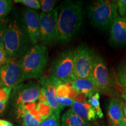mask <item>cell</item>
Segmentation results:
<instances>
[{
  "mask_svg": "<svg viewBox=\"0 0 126 126\" xmlns=\"http://www.w3.org/2000/svg\"><path fill=\"white\" fill-rule=\"evenodd\" d=\"M3 43L9 56L18 60L31 48V42L22 15L15 8L7 18Z\"/></svg>",
  "mask_w": 126,
  "mask_h": 126,
  "instance_id": "obj_1",
  "label": "cell"
},
{
  "mask_svg": "<svg viewBox=\"0 0 126 126\" xmlns=\"http://www.w3.org/2000/svg\"><path fill=\"white\" fill-rule=\"evenodd\" d=\"M83 2L67 0L59 6L58 41L67 42L80 30L83 21Z\"/></svg>",
  "mask_w": 126,
  "mask_h": 126,
  "instance_id": "obj_2",
  "label": "cell"
},
{
  "mask_svg": "<svg viewBox=\"0 0 126 126\" xmlns=\"http://www.w3.org/2000/svg\"><path fill=\"white\" fill-rule=\"evenodd\" d=\"M116 3L106 0L91 1L87 6V14L91 25L102 31L110 29L118 16Z\"/></svg>",
  "mask_w": 126,
  "mask_h": 126,
  "instance_id": "obj_3",
  "label": "cell"
},
{
  "mask_svg": "<svg viewBox=\"0 0 126 126\" xmlns=\"http://www.w3.org/2000/svg\"><path fill=\"white\" fill-rule=\"evenodd\" d=\"M19 61L25 80L42 78L48 61L47 47L41 45H34L29 48Z\"/></svg>",
  "mask_w": 126,
  "mask_h": 126,
  "instance_id": "obj_4",
  "label": "cell"
},
{
  "mask_svg": "<svg viewBox=\"0 0 126 126\" xmlns=\"http://www.w3.org/2000/svg\"><path fill=\"white\" fill-rule=\"evenodd\" d=\"M75 50L67 49L56 57L50 68V75L59 79L63 83H68L73 78Z\"/></svg>",
  "mask_w": 126,
  "mask_h": 126,
  "instance_id": "obj_5",
  "label": "cell"
},
{
  "mask_svg": "<svg viewBox=\"0 0 126 126\" xmlns=\"http://www.w3.org/2000/svg\"><path fill=\"white\" fill-rule=\"evenodd\" d=\"M94 54L92 48L84 44L77 47L74 52L73 78H91Z\"/></svg>",
  "mask_w": 126,
  "mask_h": 126,
  "instance_id": "obj_6",
  "label": "cell"
},
{
  "mask_svg": "<svg viewBox=\"0 0 126 126\" xmlns=\"http://www.w3.org/2000/svg\"><path fill=\"white\" fill-rule=\"evenodd\" d=\"M59 10V7H57L50 13H40L41 45H50L58 41Z\"/></svg>",
  "mask_w": 126,
  "mask_h": 126,
  "instance_id": "obj_7",
  "label": "cell"
},
{
  "mask_svg": "<svg viewBox=\"0 0 126 126\" xmlns=\"http://www.w3.org/2000/svg\"><path fill=\"white\" fill-rule=\"evenodd\" d=\"M63 83L57 78L48 75L42 77L39 81L41 87V94L38 99L39 102L47 103L53 110V113L60 114L64 107L61 106L57 99V88Z\"/></svg>",
  "mask_w": 126,
  "mask_h": 126,
  "instance_id": "obj_8",
  "label": "cell"
},
{
  "mask_svg": "<svg viewBox=\"0 0 126 126\" xmlns=\"http://www.w3.org/2000/svg\"><path fill=\"white\" fill-rule=\"evenodd\" d=\"M41 94V87L39 83L29 81L21 83L12 89L11 99L15 108L26 103H33L38 100Z\"/></svg>",
  "mask_w": 126,
  "mask_h": 126,
  "instance_id": "obj_9",
  "label": "cell"
},
{
  "mask_svg": "<svg viewBox=\"0 0 126 126\" xmlns=\"http://www.w3.org/2000/svg\"><path fill=\"white\" fill-rule=\"evenodd\" d=\"M0 79L3 87L13 89L25 80L19 60L11 58L5 65L0 68Z\"/></svg>",
  "mask_w": 126,
  "mask_h": 126,
  "instance_id": "obj_10",
  "label": "cell"
},
{
  "mask_svg": "<svg viewBox=\"0 0 126 126\" xmlns=\"http://www.w3.org/2000/svg\"><path fill=\"white\" fill-rule=\"evenodd\" d=\"M91 78L94 81L99 93L109 92L110 82L106 61L99 55H96Z\"/></svg>",
  "mask_w": 126,
  "mask_h": 126,
  "instance_id": "obj_11",
  "label": "cell"
},
{
  "mask_svg": "<svg viewBox=\"0 0 126 126\" xmlns=\"http://www.w3.org/2000/svg\"><path fill=\"white\" fill-rule=\"evenodd\" d=\"M32 45H36L40 41V14L35 9L25 8L22 11Z\"/></svg>",
  "mask_w": 126,
  "mask_h": 126,
  "instance_id": "obj_12",
  "label": "cell"
},
{
  "mask_svg": "<svg viewBox=\"0 0 126 126\" xmlns=\"http://www.w3.org/2000/svg\"><path fill=\"white\" fill-rule=\"evenodd\" d=\"M109 42L116 47L126 45V17H118L113 22L110 27Z\"/></svg>",
  "mask_w": 126,
  "mask_h": 126,
  "instance_id": "obj_13",
  "label": "cell"
},
{
  "mask_svg": "<svg viewBox=\"0 0 126 126\" xmlns=\"http://www.w3.org/2000/svg\"><path fill=\"white\" fill-rule=\"evenodd\" d=\"M124 103L118 98H112L108 105V116L111 126H118L124 118L123 112Z\"/></svg>",
  "mask_w": 126,
  "mask_h": 126,
  "instance_id": "obj_14",
  "label": "cell"
},
{
  "mask_svg": "<svg viewBox=\"0 0 126 126\" xmlns=\"http://www.w3.org/2000/svg\"><path fill=\"white\" fill-rule=\"evenodd\" d=\"M71 84L77 92L84 94L87 97L92 96L98 92L96 86L91 78H74L72 80Z\"/></svg>",
  "mask_w": 126,
  "mask_h": 126,
  "instance_id": "obj_15",
  "label": "cell"
},
{
  "mask_svg": "<svg viewBox=\"0 0 126 126\" xmlns=\"http://www.w3.org/2000/svg\"><path fill=\"white\" fill-rule=\"evenodd\" d=\"M71 110L79 117L87 122L94 120L97 117L95 110L88 102L83 103L74 100Z\"/></svg>",
  "mask_w": 126,
  "mask_h": 126,
  "instance_id": "obj_16",
  "label": "cell"
},
{
  "mask_svg": "<svg viewBox=\"0 0 126 126\" xmlns=\"http://www.w3.org/2000/svg\"><path fill=\"white\" fill-rule=\"evenodd\" d=\"M19 111L22 114V126H39L45 120L40 113L35 109L31 110H25L22 107L18 108Z\"/></svg>",
  "mask_w": 126,
  "mask_h": 126,
  "instance_id": "obj_17",
  "label": "cell"
},
{
  "mask_svg": "<svg viewBox=\"0 0 126 126\" xmlns=\"http://www.w3.org/2000/svg\"><path fill=\"white\" fill-rule=\"evenodd\" d=\"M61 126H91L89 123L79 117L71 109L68 110L61 117Z\"/></svg>",
  "mask_w": 126,
  "mask_h": 126,
  "instance_id": "obj_18",
  "label": "cell"
},
{
  "mask_svg": "<svg viewBox=\"0 0 126 126\" xmlns=\"http://www.w3.org/2000/svg\"><path fill=\"white\" fill-rule=\"evenodd\" d=\"M12 91L11 88L6 87H3L0 89V116L4 113Z\"/></svg>",
  "mask_w": 126,
  "mask_h": 126,
  "instance_id": "obj_19",
  "label": "cell"
},
{
  "mask_svg": "<svg viewBox=\"0 0 126 126\" xmlns=\"http://www.w3.org/2000/svg\"><path fill=\"white\" fill-rule=\"evenodd\" d=\"M13 3L11 0H0V22L5 19L11 12Z\"/></svg>",
  "mask_w": 126,
  "mask_h": 126,
  "instance_id": "obj_20",
  "label": "cell"
},
{
  "mask_svg": "<svg viewBox=\"0 0 126 126\" xmlns=\"http://www.w3.org/2000/svg\"><path fill=\"white\" fill-rule=\"evenodd\" d=\"M99 99H100L99 93L97 92L94 95H93L92 96L89 97L88 102L95 110L96 112L97 117L100 118V119H102V118L103 117V113L102 112V109L100 108Z\"/></svg>",
  "mask_w": 126,
  "mask_h": 126,
  "instance_id": "obj_21",
  "label": "cell"
},
{
  "mask_svg": "<svg viewBox=\"0 0 126 126\" xmlns=\"http://www.w3.org/2000/svg\"><path fill=\"white\" fill-rule=\"evenodd\" d=\"M36 109L40 113L42 116L46 120L53 114V110L47 103L43 102H37L36 104Z\"/></svg>",
  "mask_w": 126,
  "mask_h": 126,
  "instance_id": "obj_22",
  "label": "cell"
},
{
  "mask_svg": "<svg viewBox=\"0 0 126 126\" xmlns=\"http://www.w3.org/2000/svg\"><path fill=\"white\" fill-rule=\"evenodd\" d=\"M60 117V114L53 113L51 116L44 120L39 126H61Z\"/></svg>",
  "mask_w": 126,
  "mask_h": 126,
  "instance_id": "obj_23",
  "label": "cell"
},
{
  "mask_svg": "<svg viewBox=\"0 0 126 126\" xmlns=\"http://www.w3.org/2000/svg\"><path fill=\"white\" fill-rule=\"evenodd\" d=\"M117 79L121 86L126 87V61L117 68Z\"/></svg>",
  "mask_w": 126,
  "mask_h": 126,
  "instance_id": "obj_24",
  "label": "cell"
},
{
  "mask_svg": "<svg viewBox=\"0 0 126 126\" xmlns=\"http://www.w3.org/2000/svg\"><path fill=\"white\" fill-rule=\"evenodd\" d=\"M56 1L54 0H41L40 1L42 12L45 14L50 13L54 9Z\"/></svg>",
  "mask_w": 126,
  "mask_h": 126,
  "instance_id": "obj_25",
  "label": "cell"
},
{
  "mask_svg": "<svg viewBox=\"0 0 126 126\" xmlns=\"http://www.w3.org/2000/svg\"><path fill=\"white\" fill-rule=\"evenodd\" d=\"M14 2L20 3L27 7L28 8L35 9V10L41 8L40 2L39 0H15Z\"/></svg>",
  "mask_w": 126,
  "mask_h": 126,
  "instance_id": "obj_26",
  "label": "cell"
},
{
  "mask_svg": "<svg viewBox=\"0 0 126 126\" xmlns=\"http://www.w3.org/2000/svg\"><path fill=\"white\" fill-rule=\"evenodd\" d=\"M11 57L5 50L4 46H0V68L5 65L10 60Z\"/></svg>",
  "mask_w": 126,
  "mask_h": 126,
  "instance_id": "obj_27",
  "label": "cell"
},
{
  "mask_svg": "<svg viewBox=\"0 0 126 126\" xmlns=\"http://www.w3.org/2000/svg\"><path fill=\"white\" fill-rule=\"evenodd\" d=\"M117 5L121 17H126V0H119Z\"/></svg>",
  "mask_w": 126,
  "mask_h": 126,
  "instance_id": "obj_28",
  "label": "cell"
},
{
  "mask_svg": "<svg viewBox=\"0 0 126 126\" xmlns=\"http://www.w3.org/2000/svg\"><path fill=\"white\" fill-rule=\"evenodd\" d=\"M7 23V18L2 22H0V46H4V37L5 33V30Z\"/></svg>",
  "mask_w": 126,
  "mask_h": 126,
  "instance_id": "obj_29",
  "label": "cell"
},
{
  "mask_svg": "<svg viewBox=\"0 0 126 126\" xmlns=\"http://www.w3.org/2000/svg\"><path fill=\"white\" fill-rule=\"evenodd\" d=\"M86 97H86L84 94H81V93H78L74 100L83 103H86V102H88V100H86Z\"/></svg>",
  "mask_w": 126,
  "mask_h": 126,
  "instance_id": "obj_30",
  "label": "cell"
},
{
  "mask_svg": "<svg viewBox=\"0 0 126 126\" xmlns=\"http://www.w3.org/2000/svg\"><path fill=\"white\" fill-rule=\"evenodd\" d=\"M2 126H13V124L11 123L8 122V121L4 120H3Z\"/></svg>",
  "mask_w": 126,
  "mask_h": 126,
  "instance_id": "obj_31",
  "label": "cell"
},
{
  "mask_svg": "<svg viewBox=\"0 0 126 126\" xmlns=\"http://www.w3.org/2000/svg\"><path fill=\"white\" fill-rule=\"evenodd\" d=\"M118 126H126V119L125 117L121 121Z\"/></svg>",
  "mask_w": 126,
  "mask_h": 126,
  "instance_id": "obj_32",
  "label": "cell"
},
{
  "mask_svg": "<svg viewBox=\"0 0 126 126\" xmlns=\"http://www.w3.org/2000/svg\"><path fill=\"white\" fill-rule=\"evenodd\" d=\"M121 97L122 99H123L124 100L126 101V88L123 91V92H122V94H121Z\"/></svg>",
  "mask_w": 126,
  "mask_h": 126,
  "instance_id": "obj_33",
  "label": "cell"
},
{
  "mask_svg": "<svg viewBox=\"0 0 126 126\" xmlns=\"http://www.w3.org/2000/svg\"><path fill=\"white\" fill-rule=\"evenodd\" d=\"M123 112H124V117L126 119V104L124 105V108H123Z\"/></svg>",
  "mask_w": 126,
  "mask_h": 126,
  "instance_id": "obj_34",
  "label": "cell"
},
{
  "mask_svg": "<svg viewBox=\"0 0 126 126\" xmlns=\"http://www.w3.org/2000/svg\"><path fill=\"white\" fill-rule=\"evenodd\" d=\"M3 88V86H2V82H1V79H0V89H1V88Z\"/></svg>",
  "mask_w": 126,
  "mask_h": 126,
  "instance_id": "obj_35",
  "label": "cell"
},
{
  "mask_svg": "<svg viewBox=\"0 0 126 126\" xmlns=\"http://www.w3.org/2000/svg\"><path fill=\"white\" fill-rule=\"evenodd\" d=\"M2 122H3V120L0 119V126H2Z\"/></svg>",
  "mask_w": 126,
  "mask_h": 126,
  "instance_id": "obj_36",
  "label": "cell"
}]
</instances>
